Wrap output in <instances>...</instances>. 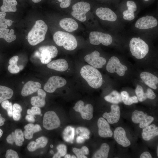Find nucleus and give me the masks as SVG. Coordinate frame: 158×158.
<instances>
[{
  "instance_id": "16",
  "label": "nucleus",
  "mask_w": 158,
  "mask_h": 158,
  "mask_svg": "<svg viewBox=\"0 0 158 158\" xmlns=\"http://www.w3.org/2000/svg\"><path fill=\"white\" fill-rule=\"evenodd\" d=\"M97 126L98 134L100 137L105 138L112 136L113 133L109 124L104 118H99L97 121Z\"/></svg>"
},
{
  "instance_id": "58",
  "label": "nucleus",
  "mask_w": 158,
  "mask_h": 158,
  "mask_svg": "<svg viewBox=\"0 0 158 158\" xmlns=\"http://www.w3.org/2000/svg\"><path fill=\"white\" fill-rule=\"evenodd\" d=\"M3 132L2 130L0 129V138L3 135Z\"/></svg>"
},
{
  "instance_id": "7",
  "label": "nucleus",
  "mask_w": 158,
  "mask_h": 158,
  "mask_svg": "<svg viewBox=\"0 0 158 158\" xmlns=\"http://www.w3.org/2000/svg\"><path fill=\"white\" fill-rule=\"evenodd\" d=\"M90 43L92 44L98 45L102 43L104 46L111 44L112 38L109 34L97 31H92L89 35Z\"/></svg>"
},
{
  "instance_id": "42",
  "label": "nucleus",
  "mask_w": 158,
  "mask_h": 158,
  "mask_svg": "<svg viewBox=\"0 0 158 158\" xmlns=\"http://www.w3.org/2000/svg\"><path fill=\"white\" fill-rule=\"evenodd\" d=\"M1 106L3 109L6 110L8 116L11 117L13 110L12 103L6 100L4 101L1 103Z\"/></svg>"
},
{
  "instance_id": "34",
  "label": "nucleus",
  "mask_w": 158,
  "mask_h": 158,
  "mask_svg": "<svg viewBox=\"0 0 158 158\" xmlns=\"http://www.w3.org/2000/svg\"><path fill=\"white\" fill-rule=\"evenodd\" d=\"M39 50L40 52L42 51L47 52L50 55L51 58L56 57L58 53L56 47L53 45L42 46L39 48Z\"/></svg>"
},
{
  "instance_id": "15",
  "label": "nucleus",
  "mask_w": 158,
  "mask_h": 158,
  "mask_svg": "<svg viewBox=\"0 0 158 158\" xmlns=\"http://www.w3.org/2000/svg\"><path fill=\"white\" fill-rule=\"evenodd\" d=\"M114 138L119 145L124 147L130 146L131 143L127 137L126 132L122 127H117L114 131Z\"/></svg>"
},
{
  "instance_id": "19",
  "label": "nucleus",
  "mask_w": 158,
  "mask_h": 158,
  "mask_svg": "<svg viewBox=\"0 0 158 158\" xmlns=\"http://www.w3.org/2000/svg\"><path fill=\"white\" fill-rule=\"evenodd\" d=\"M140 77L145 84L153 89H157L158 78L156 76L149 72H143L140 74Z\"/></svg>"
},
{
  "instance_id": "61",
  "label": "nucleus",
  "mask_w": 158,
  "mask_h": 158,
  "mask_svg": "<svg viewBox=\"0 0 158 158\" xmlns=\"http://www.w3.org/2000/svg\"><path fill=\"white\" fill-rule=\"evenodd\" d=\"M50 153L52 154H53L54 153V151H53V150H51L50 151Z\"/></svg>"
},
{
  "instance_id": "27",
  "label": "nucleus",
  "mask_w": 158,
  "mask_h": 158,
  "mask_svg": "<svg viewBox=\"0 0 158 158\" xmlns=\"http://www.w3.org/2000/svg\"><path fill=\"white\" fill-rule=\"evenodd\" d=\"M3 4L0 7L1 11L15 12L17 10L16 6L18 3L16 0H2Z\"/></svg>"
},
{
  "instance_id": "43",
  "label": "nucleus",
  "mask_w": 158,
  "mask_h": 158,
  "mask_svg": "<svg viewBox=\"0 0 158 158\" xmlns=\"http://www.w3.org/2000/svg\"><path fill=\"white\" fill-rule=\"evenodd\" d=\"M40 52L39 58L42 63L46 64L50 62L52 58L48 53L45 51H42Z\"/></svg>"
},
{
  "instance_id": "41",
  "label": "nucleus",
  "mask_w": 158,
  "mask_h": 158,
  "mask_svg": "<svg viewBox=\"0 0 158 158\" xmlns=\"http://www.w3.org/2000/svg\"><path fill=\"white\" fill-rule=\"evenodd\" d=\"M126 4L128 9L123 11V15L134 13V12L137 9V6L135 3L132 1H127Z\"/></svg>"
},
{
  "instance_id": "10",
  "label": "nucleus",
  "mask_w": 158,
  "mask_h": 158,
  "mask_svg": "<svg viewBox=\"0 0 158 158\" xmlns=\"http://www.w3.org/2000/svg\"><path fill=\"white\" fill-rule=\"evenodd\" d=\"M67 81L63 78L56 76L51 77L45 84L44 89L49 93L54 92L58 88L62 87L66 85Z\"/></svg>"
},
{
  "instance_id": "35",
  "label": "nucleus",
  "mask_w": 158,
  "mask_h": 158,
  "mask_svg": "<svg viewBox=\"0 0 158 158\" xmlns=\"http://www.w3.org/2000/svg\"><path fill=\"white\" fill-rule=\"evenodd\" d=\"M73 151L78 158H86L87 157L85 155L89 154L88 148L85 146H83L81 149L74 148Z\"/></svg>"
},
{
  "instance_id": "63",
  "label": "nucleus",
  "mask_w": 158,
  "mask_h": 158,
  "mask_svg": "<svg viewBox=\"0 0 158 158\" xmlns=\"http://www.w3.org/2000/svg\"><path fill=\"white\" fill-rule=\"evenodd\" d=\"M144 0L145 1H149V0Z\"/></svg>"
},
{
  "instance_id": "18",
  "label": "nucleus",
  "mask_w": 158,
  "mask_h": 158,
  "mask_svg": "<svg viewBox=\"0 0 158 158\" xmlns=\"http://www.w3.org/2000/svg\"><path fill=\"white\" fill-rule=\"evenodd\" d=\"M24 137L23 133L22 130L17 129L14 132H12L11 134L8 135L6 140L9 144H13L14 142L16 145L20 146L23 145V142L24 141Z\"/></svg>"
},
{
  "instance_id": "37",
  "label": "nucleus",
  "mask_w": 158,
  "mask_h": 158,
  "mask_svg": "<svg viewBox=\"0 0 158 158\" xmlns=\"http://www.w3.org/2000/svg\"><path fill=\"white\" fill-rule=\"evenodd\" d=\"M22 110V108L20 105L17 103L13 104L12 116L14 120L18 121L20 119Z\"/></svg>"
},
{
  "instance_id": "2",
  "label": "nucleus",
  "mask_w": 158,
  "mask_h": 158,
  "mask_svg": "<svg viewBox=\"0 0 158 158\" xmlns=\"http://www.w3.org/2000/svg\"><path fill=\"white\" fill-rule=\"evenodd\" d=\"M48 30V26L42 20H37L28 35V40L30 44L35 46L43 41Z\"/></svg>"
},
{
  "instance_id": "30",
  "label": "nucleus",
  "mask_w": 158,
  "mask_h": 158,
  "mask_svg": "<svg viewBox=\"0 0 158 158\" xmlns=\"http://www.w3.org/2000/svg\"><path fill=\"white\" fill-rule=\"evenodd\" d=\"M110 150L109 145L106 143H103L100 148L94 154L92 158H107Z\"/></svg>"
},
{
  "instance_id": "46",
  "label": "nucleus",
  "mask_w": 158,
  "mask_h": 158,
  "mask_svg": "<svg viewBox=\"0 0 158 158\" xmlns=\"http://www.w3.org/2000/svg\"><path fill=\"white\" fill-rule=\"evenodd\" d=\"M8 68L9 71L12 74L18 73L20 71L19 67L17 64H9Z\"/></svg>"
},
{
  "instance_id": "4",
  "label": "nucleus",
  "mask_w": 158,
  "mask_h": 158,
  "mask_svg": "<svg viewBox=\"0 0 158 158\" xmlns=\"http://www.w3.org/2000/svg\"><path fill=\"white\" fill-rule=\"evenodd\" d=\"M129 47L132 55L138 59L144 58L149 50L147 44L139 37H133L131 39Z\"/></svg>"
},
{
  "instance_id": "36",
  "label": "nucleus",
  "mask_w": 158,
  "mask_h": 158,
  "mask_svg": "<svg viewBox=\"0 0 158 158\" xmlns=\"http://www.w3.org/2000/svg\"><path fill=\"white\" fill-rule=\"evenodd\" d=\"M6 13L5 12L0 11V28H7L8 26H10L13 23V21L10 19L5 18Z\"/></svg>"
},
{
  "instance_id": "48",
  "label": "nucleus",
  "mask_w": 158,
  "mask_h": 158,
  "mask_svg": "<svg viewBox=\"0 0 158 158\" xmlns=\"http://www.w3.org/2000/svg\"><path fill=\"white\" fill-rule=\"evenodd\" d=\"M147 98L153 99L156 97V95L153 90L150 88H148L146 92Z\"/></svg>"
},
{
  "instance_id": "9",
  "label": "nucleus",
  "mask_w": 158,
  "mask_h": 158,
  "mask_svg": "<svg viewBox=\"0 0 158 158\" xmlns=\"http://www.w3.org/2000/svg\"><path fill=\"white\" fill-rule=\"evenodd\" d=\"M131 119L133 123H139L140 127L142 129L148 126L154 120L153 117L147 115L142 111L137 110H135L133 112Z\"/></svg>"
},
{
  "instance_id": "62",
  "label": "nucleus",
  "mask_w": 158,
  "mask_h": 158,
  "mask_svg": "<svg viewBox=\"0 0 158 158\" xmlns=\"http://www.w3.org/2000/svg\"><path fill=\"white\" fill-rule=\"evenodd\" d=\"M50 147L52 148L53 147V145H50Z\"/></svg>"
},
{
  "instance_id": "17",
  "label": "nucleus",
  "mask_w": 158,
  "mask_h": 158,
  "mask_svg": "<svg viewBox=\"0 0 158 158\" xmlns=\"http://www.w3.org/2000/svg\"><path fill=\"white\" fill-rule=\"evenodd\" d=\"M96 15L100 19L104 20L113 22L117 19V16L111 9L107 8L100 7L95 11Z\"/></svg>"
},
{
  "instance_id": "52",
  "label": "nucleus",
  "mask_w": 158,
  "mask_h": 158,
  "mask_svg": "<svg viewBox=\"0 0 158 158\" xmlns=\"http://www.w3.org/2000/svg\"><path fill=\"white\" fill-rule=\"evenodd\" d=\"M34 116L30 114L27 115L26 116L25 118L29 122H34L35 120Z\"/></svg>"
},
{
  "instance_id": "38",
  "label": "nucleus",
  "mask_w": 158,
  "mask_h": 158,
  "mask_svg": "<svg viewBox=\"0 0 158 158\" xmlns=\"http://www.w3.org/2000/svg\"><path fill=\"white\" fill-rule=\"evenodd\" d=\"M135 92L138 100L140 102L144 101L147 99L146 93L144 92L143 88L141 85H137Z\"/></svg>"
},
{
  "instance_id": "24",
  "label": "nucleus",
  "mask_w": 158,
  "mask_h": 158,
  "mask_svg": "<svg viewBox=\"0 0 158 158\" xmlns=\"http://www.w3.org/2000/svg\"><path fill=\"white\" fill-rule=\"evenodd\" d=\"M46 92L40 89L37 91V96L32 97L30 100L31 104L39 107H44L45 104Z\"/></svg>"
},
{
  "instance_id": "8",
  "label": "nucleus",
  "mask_w": 158,
  "mask_h": 158,
  "mask_svg": "<svg viewBox=\"0 0 158 158\" xmlns=\"http://www.w3.org/2000/svg\"><path fill=\"white\" fill-rule=\"evenodd\" d=\"M106 70L109 73H116L119 76H122L124 75L125 71L128 70V68L126 66L121 63L118 58L113 56L108 62L106 66Z\"/></svg>"
},
{
  "instance_id": "22",
  "label": "nucleus",
  "mask_w": 158,
  "mask_h": 158,
  "mask_svg": "<svg viewBox=\"0 0 158 158\" xmlns=\"http://www.w3.org/2000/svg\"><path fill=\"white\" fill-rule=\"evenodd\" d=\"M48 68L60 72L66 70L68 65L66 61L63 59H59L50 62L47 65Z\"/></svg>"
},
{
  "instance_id": "45",
  "label": "nucleus",
  "mask_w": 158,
  "mask_h": 158,
  "mask_svg": "<svg viewBox=\"0 0 158 158\" xmlns=\"http://www.w3.org/2000/svg\"><path fill=\"white\" fill-rule=\"evenodd\" d=\"M5 157L6 158H19L17 152L14 150L11 149H9L6 151Z\"/></svg>"
},
{
  "instance_id": "49",
  "label": "nucleus",
  "mask_w": 158,
  "mask_h": 158,
  "mask_svg": "<svg viewBox=\"0 0 158 158\" xmlns=\"http://www.w3.org/2000/svg\"><path fill=\"white\" fill-rule=\"evenodd\" d=\"M18 58V57L17 56H13L9 60V64H17Z\"/></svg>"
},
{
  "instance_id": "60",
  "label": "nucleus",
  "mask_w": 158,
  "mask_h": 158,
  "mask_svg": "<svg viewBox=\"0 0 158 158\" xmlns=\"http://www.w3.org/2000/svg\"><path fill=\"white\" fill-rule=\"evenodd\" d=\"M157 156H158V146H157Z\"/></svg>"
},
{
  "instance_id": "31",
  "label": "nucleus",
  "mask_w": 158,
  "mask_h": 158,
  "mask_svg": "<svg viewBox=\"0 0 158 158\" xmlns=\"http://www.w3.org/2000/svg\"><path fill=\"white\" fill-rule=\"evenodd\" d=\"M105 100L111 103L117 104L122 102L121 94L116 90L112 91L109 95L105 96Z\"/></svg>"
},
{
  "instance_id": "11",
  "label": "nucleus",
  "mask_w": 158,
  "mask_h": 158,
  "mask_svg": "<svg viewBox=\"0 0 158 158\" xmlns=\"http://www.w3.org/2000/svg\"><path fill=\"white\" fill-rule=\"evenodd\" d=\"M73 109L75 111L80 113L84 119L90 120L93 117L92 105L90 104H87L85 106L82 100L77 102L73 107Z\"/></svg>"
},
{
  "instance_id": "56",
  "label": "nucleus",
  "mask_w": 158,
  "mask_h": 158,
  "mask_svg": "<svg viewBox=\"0 0 158 158\" xmlns=\"http://www.w3.org/2000/svg\"><path fill=\"white\" fill-rule=\"evenodd\" d=\"M34 3H37L40 2L42 0H32Z\"/></svg>"
},
{
  "instance_id": "12",
  "label": "nucleus",
  "mask_w": 158,
  "mask_h": 158,
  "mask_svg": "<svg viewBox=\"0 0 158 158\" xmlns=\"http://www.w3.org/2000/svg\"><path fill=\"white\" fill-rule=\"evenodd\" d=\"M100 53L95 50L84 57L85 61L92 66L96 68H102L106 63V59L100 56Z\"/></svg>"
},
{
  "instance_id": "39",
  "label": "nucleus",
  "mask_w": 158,
  "mask_h": 158,
  "mask_svg": "<svg viewBox=\"0 0 158 158\" xmlns=\"http://www.w3.org/2000/svg\"><path fill=\"white\" fill-rule=\"evenodd\" d=\"M75 131L77 136H81L85 139L89 138L90 132L87 128L82 127H78L76 129Z\"/></svg>"
},
{
  "instance_id": "64",
  "label": "nucleus",
  "mask_w": 158,
  "mask_h": 158,
  "mask_svg": "<svg viewBox=\"0 0 158 158\" xmlns=\"http://www.w3.org/2000/svg\"><path fill=\"white\" fill-rule=\"evenodd\" d=\"M22 83H24V82H22Z\"/></svg>"
},
{
  "instance_id": "55",
  "label": "nucleus",
  "mask_w": 158,
  "mask_h": 158,
  "mask_svg": "<svg viewBox=\"0 0 158 158\" xmlns=\"http://www.w3.org/2000/svg\"><path fill=\"white\" fill-rule=\"evenodd\" d=\"M64 156V157L65 158H70L71 157V156L70 154H66Z\"/></svg>"
},
{
  "instance_id": "50",
  "label": "nucleus",
  "mask_w": 158,
  "mask_h": 158,
  "mask_svg": "<svg viewBox=\"0 0 158 158\" xmlns=\"http://www.w3.org/2000/svg\"><path fill=\"white\" fill-rule=\"evenodd\" d=\"M123 18L125 20H131L135 18L134 13L128 14L123 16Z\"/></svg>"
},
{
  "instance_id": "25",
  "label": "nucleus",
  "mask_w": 158,
  "mask_h": 158,
  "mask_svg": "<svg viewBox=\"0 0 158 158\" xmlns=\"http://www.w3.org/2000/svg\"><path fill=\"white\" fill-rule=\"evenodd\" d=\"M48 142L47 138L44 136H41L36 140V141H32L28 145L27 148L30 152H34L38 149L45 147Z\"/></svg>"
},
{
  "instance_id": "44",
  "label": "nucleus",
  "mask_w": 158,
  "mask_h": 158,
  "mask_svg": "<svg viewBox=\"0 0 158 158\" xmlns=\"http://www.w3.org/2000/svg\"><path fill=\"white\" fill-rule=\"evenodd\" d=\"M27 112L28 114L34 116L41 115V110L40 107L34 106L31 107V109H28Z\"/></svg>"
},
{
  "instance_id": "47",
  "label": "nucleus",
  "mask_w": 158,
  "mask_h": 158,
  "mask_svg": "<svg viewBox=\"0 0 158 158\" xmlns=\"http://www.w3.org/2000/svg\"><path fill=\"white\" fill-rule=\"evenodd\" d=\"M71 0H58L60 2V6L62 8H66L70 5Z\"/></svg>"
},
{
  "instance_id": "57",
  "label": "nucleus",
  "mask_w": 158,
  "mask_h": 158,
  "mask_svg": "<svg viewBox=\"0 0 158 158\" xmlns=\"http://www.w3.org/2000/svg\"><path fill=\"white\" fill-rule=\"evenodd\" d=\"M20 70H22L24 68V66L22 65H19L18 66Z\"/></svg>"
},
{
  "instance_id": "28",
  "label": "nucleus",
  "mask_w": 158,
  "mask_h": 158,
  "mask_svg": "<svg viewBox=\"0 0 158 158\" xmlns=\"http://www.w3.org/2000/svg\"><path fill=\"white\" fill-rule=\"evenodd\" d=\"M14 32L13 29L10 30L8 29L0 28V38H3L8 42H11L16 39V36L14 34Z\"/></svg>"
},
{
  "instance_id": "1",
  "label": "nucleus",
  "mask_w": 158,
  "mask_h": 158,
  "mask_svg": "<svg viewBox=\"0 0 158 158\" xmlns=\"http://www.w3.org/2000/svg\"><path fill=\"white\" fill-rule=\"evenodd\" d=\"M80 73L88 84L92 87L97 89L102 86L103 78L100 72L96 68L90 65H85L81 68Z\"/></svg>"
},
{
  "instance_id": "6",
  "label": "nucleus",
  "mask_w": 158,
  "mask_h": 158,
  "mask_svg": "<svg viewBox=\"0 0 158 158\" xmlns=\"http://www.w3.org/2000/svg\"><path fill=\"white\" fill-rule=\"evenodd\" d=\"M61 124L60 119L56 113L53 111H49L44 114L43 127L47 130H52L59 127Z\"/></svg>"
},
{
  "instance_id": "40",
  "label": "nucleus",
  "mask_w": 158,
  "mask_h": 158,
  "mask_svg": "<svg viewBox=\"0 0 158 158\" xmlns=\"http://www.w3.org/2000/svg\"><path fill=\"white\" fill-rule=\"evenodd\" d=\"M57 152L53 156V158H60L64 156L67 153V147L64 144L59 145L56 147Z\"/></svg>"
},
{
  "instance_id": "33",
  "label": "nucleus",
  "mask_w": 158,
  "mask_h": 158,
  "mask_svg": "<svg viewBox=\"0 0 158 158\" xmlns=\"http://www.w3.org/2000/svg\"><path fill=\"white\" fill-rule=\"evenodd\" d=\"M121 94L122 101L126 105H130L133 103L138 102V100L136 96L130 97L128 93L126 91L121 92Z\"/></svg>"
},
{
  "instance_id": "29",
  "label": "nucleus",
  "mask_w": 158,
  "mask_h": 158,
  "mask_svg": "<svg viewBox=\"0 0 158 158\" xmlns=\"http://www.w3.org/2000/svg\"><path fill=\"white\" fill-rule=\"evenodd\" d=\"M13 94V91L11 88L0 85V104L4 100L11 98Z\"/></svg>"
},
{
  "instance_id": "32",
  "label": "nucleus",
  "mask_w": 158,
  "mask_h": 158,
  "mask_svg": "<svg viewBox=\"0 0 158 158\" xmlns=\"http://www.w3.org/2000/svg\"><path fill=\"white\" fill-rule=\"evenodd\" d=\"M75 135V129L71 126H68L64 130L63 137L66 142L72 143Z\"/></svg>"
},
{
  "instance_id": "3",
  "label": "nucleus",
  "mask_w": 158,
  "mask_h": 158,
  "mask_svg": "<svg viewBox=\"0 0 158 158\" xmlns=\"http://www.w3.org/2000/svg\"><path fill=\"white\" fill-rule=\"evenodd\" d=\"M53 40L59 46H63L66 49L71 51L77 47L76 39L73 35L62 31L55 32L53 36Z\"/></svg>"
},
{
  "instance_id": "14",
  "label": "nucleus",
  "mask_w": 158,
  "mask_h": 158,
  "mask_svg": "<svg viewBox=\"0 0 158 158\" xmlns=\"http://www.w3.org/2000/svg\"><path fill=\"white\" fill-rule=\"evenodd\" d=\"M111 111L109 113L105 112L102 115L103 118H106L109 123L113 124L117 123L120 118V111L119 107L114 104L111 106Z\"/></svg>"
},
{
  "instance_id": "59",
  "label": "nucleus",
  "mask_w": 158,
  "mask_h": 158,
  "mask_svg": "<svg viewBox=\"0 0 158 158\" xmlns=\"http://www.w3.org/2000/svg\"><path fill=\"white\" fill-rule=\"evenodd\" d=\"M71 158H76V157L74 155H73L72 156H71Z\"/></svg>"
},
{
  "instance_id": "13",
  "label": "nucleus",
  "mask_w": 158,
  "mask_h": 158,
  "mask_svg": "<svg viewBox=\"0 0 158 158\" xmlns=\"http://www.w3.org/2000/svg\"><path fill=\"white\" fill-rule=\"evenodd\" d=\"M158 21L154 17L147 16L138 19L136 22L135 27L141 29L152 28L157 25Z\"/></svg>"
},
{
  "instance_id": "23",
  "label": "nucleus",
  "mask_w": 158,
  "mask_h": 158,
  "mask_svg": "<svg viewBox=\"0 0 158 158\" xmlns=\"http://www.w3.org/2000/svg\"><path fill=\"white\" fill-rule=\"evenodd\" d=\"M59 24L62 28L68 32H73L78 28L77 22L73 19L70 18H65L61 19Z\"/></svg>"
},
{
  "instance_id": "51",
  "label": "nucleus",
  "mask_w": 158,
  "mask_h": 158,
  "mask_svg": "<svg viewBox=\"0 0 158 158\" xmlns=\"http://www.w3.org/2000/svg\"><path fill=\"white\" fill-rule=\"evenodd\" d=\"M140 158H152L150 154L148 152H145L142 153L140 156Z\"/></svg>"
},
{
  "instance_id": "54",
  "label": "nucleus",
  "mask_w": 158,
  "mask_h": 158,
  "mask_svg": "<svg viewBox=\"0 0 158 158\" xmlns=\"http://www.w3.org/2000/svg\"><path fill=\"white\" fill-rule=\"evenodd\" d=\"M5 119L2 117L0 113V126H3L4 123Z\"/></svg>"
},
{
  "instance_id": "21",
  "label": "nucleus",
  "mask_w": 158,
  "mask_h": 158,
  "mask_svg": "<svg viewBox=\"0 0 158 158\" xmlns=\"http://www.w3.org/2000/svg\"><path fill=\"white\" fill-rule=\"evenodd\" d=\"M158 135V127L152 124L143 128L142 134L143 139L148 141Z\"/></svg>"
},
{
  "instance_id": "53",
  "label": "nucleus",
  "mask_w": 158,
  "mask_h": 158,
  "mask_svg": "<svg viewBox=\"0 0 158 158\" xmlns=\"http://www.w3.org/2000/svg\"><path fill=\"white\" fill-rule=\"evenodd\" d=\"M85 139L83 137L78 136L76 138V142L78 143H83L85 140Z\"/></svg>"
},
{
  "instance_id": "26",
  "label": "nucleus",
  "mask_w": 158,
  "mask_h": 158,
  "mask_svg": "<svg viewBox=\"0 0 158 158\" xmlns=\"http://www.w3.org/2000/svg\"><path fill=\"white\" fill-rule=\"evenodd\" d=\"M25 130L23 134L25 138L27 139H32L34 133L38 132L41 130L40 126L38 124L34 125L33 123L28 124L24 126Z\"/></svg>"
},
{
  "instance_id": "5",
  "label": "nucleus",
  "mask_w": 158,
  "mask_h": 158,
  "mask_svg": "<svg viewBox=\"0 0 158 158\" xmlns=\"http://www.w3.org/2000/svg\"><path fill=\"white\" fill-rule=\"evenodd\" d=\"M90 4L84 1L78 2L72 7L73 11L71 13V15L78 20L84 22L86 20V13L90 9Z\"/></svg>"
},
{
  "instance_id": "20",
  "label": "nucleus",
  "mask_w": 158,
  "mask_h": 158,
  "mask_svg": "<svg viewBox=\"0 0 158 158\" xmlns=\"http://www.w3.org/2000/svg\"><path fill=\"white\" fill-rule=\"evenodd\" d=\"M41 87L39 83L33 81H29L26 83L22 88L21 94L22 96L25 97L37 91Z\"/></svg>"
}]
</instances>
